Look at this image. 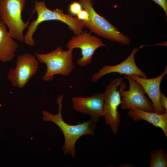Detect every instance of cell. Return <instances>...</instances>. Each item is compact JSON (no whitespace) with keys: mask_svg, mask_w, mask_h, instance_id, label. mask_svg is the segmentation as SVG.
Listing matches in <instances>:
<instances>
[{"mask_svg":"<svg viewBox=\"0 0 167 167\" xmlns=\"http://www.w3.org/2000/svg\"><path fill=\"white\" fill-rule=\"evenodd\" d=\"M127 114L135 121L144 120L160 128L167 138V112L160 113L136 108L130 109Z\"/></svg>","mask_w":167,"mask_h":167,"instance_id":"4fadbf2b","label":"cell"},{"mask_svg":"<svg viewBox=\"0 0 167 167\" xmlns=\"http://www.w3.org/2000/svg\"><path fill=\"white\" fill-rule=\"evenodd\" d=\"M167 74V66H166L164 71L157 77L151 79L144 78L136 75L130 76L137 81L142 86L144 92L151 100L155 112L162 113L167 112L161 105L160 102V90L162 79Z\"/></svg>","mask_w":167,"mask_h":167,"instance_id":"7c38bea8","label":"cell"},{"mask_svg":"<svg viewBox=\"0 0 167 167\" xmlns=\"http://www.w3.org/2000/svg\"><path fill=\"white\" fill-rule=\"evenodd\" d=\"M72 101L75 110L89 115L95 122L103 117L104 101L103 93H95L86 97H74Z\"/></svg>","mask_w":167,"mask_h":167,"instance_id":"8fae6325","label":"cell"},{"mask_svg":"<svg viewBox=\"0 0 167 167\" xmlns=\"http://www.w3.org/2000/svg\"><path fill=\"white\" fill-rule=\"evenodd\" d=\"M34 11L37 13L36 19L33 20L28 27V30L24 36L25 43L30 46L34 45V40L33 35L36 31L37 27L41 23L49 20H58L62 22L68 26L75 36L83 31V28L82 20L74 18L70 14L65 13L63 10L56 9L52 11L46 6L44 1H36L34 2Z\"/></svg>","mask_w":167,"mask_h":167,"instance_id":"7a4b0ae2","label":"cell"},{"mask_svg":"<svg viewBox=\"0 0 167 167\" xmlns=\"http://www.w3.org/2000/svg\"><path fill=\"white\" fill-rule=\"evenodd\" d=\"M7 26L0 19V62L11 61L15 56L19 45L7 31Z\"/></svg>","mask_w":167,"mask_h":167,"instance_id":"5bb4252c","label":"cell"},{"mask_svg":"<svg viewBox=\"0 0 167 167\" xmlns=\"http://www.w3.org/2000/svg\"><path fill=\"white\" fill-rule=\"evenodd\" d=\"M123 82L122 77L112 79L103 93L104 101L103 117L105 124L110 126L114 134L118 131L121 121L118 108L121 104V98L118 88Z\"/></svg>","mask_w":167,"mask_h":167,"instance_id":"8992f818","label":"cell"},{"mask_svg":"<svg viewBox=\"0 0 167 167\" xmlns=\"http://www.w3.org/2000/svg\"><path fill=\"white\" fill-rule=\"evenodd\" d=\"M63 97V95H61L57 99L56 103L58 107V113L53 114L44 110L43 118L45 121L53 122L61 130L65 141L62 150L64 154H69L74 158L76 153L75 145L77 141L85 135L94 136L96 123L91 119L75 125H70L65 122L63 119L62 113Z\"/></svg>","mask_w":167,"mask_h":167,"instance_id":"6da1fadb","label":"cell"},{"mask_svg":"<svg viewBox=\"0 0 167 167\" xmlns=\"http://www.w3.org/2000/svg\"><path fill=\"white\" fill-rule=\"evenodd\" d=\"M25 3V0H0V19L8 26L11 36L20 41H24L23 32L29 23L22 18Z\"/></svg>","mask_w":167,"mask_h":167,"instance_id":"5b68a950","label":"cell"},{"mask_svg":"<svg viewBox=\"0 0 167 167\" xmlns=\"http://www.w3.org/2000/svg\"><path fill=\"white\" fill-rule=\"evenodd\" d=\"M79 2L89 14L88 21L82 20L83 28H88L90 32H93L99 37L121 45L130 44L131 40L128 35L120 32L112 24L96 12L93 7V0H79Z\"/></svg>","mask_w":167,"mask_h":167,"instance_id":"3957f363","label":"cell"},{"mask_svg":"<svg viewBox=\"0 0 167 167\" xmlns=\"http://www.w3.org/2000/svg\"><path fill=\"white\" fill-rule=\"evenodd\" d=\"M15 68L11 69L7 78L14 87L22 88L36 73L39 63L33 55L26 53L18 56Z\"/></svg>","mask_w":167,"mask_h":167,"instance_id":"9c48e42d","label":"cell"},{"mask_svg":"<svg viewBox=\"0 0 167 167\" xmlns=\"http://www.w3.org/2000/svg\"><path fill=\"white\" fill-rule=\"evenodd\" d=\"M77 18L84 21H88L89 19V14L88 12L84 9L81 10L77 15Z\"/></svg>","mask_w":167,"mask_h":167,"instance_id":"e0dca14e","label":"cell"},{"mask_svg":"<svg viewBox=\"0 0 167 167\" xmlns=\"http://www.w3.org/2000/svg\"><path fill=\"white\" fill-rule=\"evenodd\" d=\"M129 84V89L125 91L126 85L123 82L119 86V91L121 98L120 105L123 109H139L146 111L155 112L153 105L146 96L141 85L130 75H125Z\"/></svg>","mask_w":167,"mask_h":167,"instance_id":"52a82bcc","label":"cell"},{"mask_svg":"<svg viewBox=\"0 0 167 167\" xmlns=\"http://www.w3.org/2000/svg\"><path fill=\"white\" fill-rule=\"evenodd\" d=\"M149 167H167V154L163 148L151 152Z\"/></svg>","mask_w":167,"mask_h":167,"instance_id":"9a60e30c","label":"cell"},{"mask_svg":"<svg viewBox=\"0 0 167 167\" xmlns=\"http://www.w3.org/2000/svg\"><path fill=\"white\" fill-rule=\"evenodd\" d=\"M143 47V45H141L139 48H133L129 55L125 60L118 64L103 66L97 72L93 75L91 79V82L96 83L105 75L112 73L129 75H136L143 78H148L146 74L136 65L135 59V54Z\"/></svg>","mask_w":167,"mask_h":167,"instance_id":"30bf717a","label":"cell"},{"mask_svg":"<svg viewBox=\"0 0 167 167\" xmlns=\"http://www.w3.org/2000/svg\"><path fill=\"white\" fill-rule=\"evenodd\" d=\"M160 103L163 108L167 111V98L161 91L160 96Z\"/></svg>","mask_w":167,"mask_h":167,"instance_id":"ac0fdd59","label":"cell"},{"mask_svg":"<svg viewBox=\"0 0 167 167\" xmlns=\"http://www.w3.org/2000/svg\"><path fill=\"white\" fill-rule=\"evenodd\" d=\"M83 7L79 2H73L69 6L68 11L72 15L77 16L78 14L82 10Z\"/></svg>","mask_w":167,"mask_h":167,"instance_id":"2e32d148","label":"cell"},{"mask_svg":"<svg viewBox=\"0 0 167 167\" xmlns=\"http://www.w3.org/2000/svg\"><path fill=\"white\" fill-rule=\"evenodd\" d=\"M160 6L167 16V0H152Z\"/></svg>","mask_w":167,"mask_h":167,"instance_id":"d6986e66","label":"cell"},{"mask_svg":"<svg viewBox=\"0 0 167 167\" xmlns=\"http://www.w3.org/2000/svg\"><path fill=\"white\" fill-rule=\"evenodd\" d=\"M66 46L68 49H81V57L77 60V63L80 66L83 67L92 62L93 55L97 49L106 45L98 37L85 31L73 36L67 43Z\"/></svg>","mask_w":167,"mask_h":167,"instance_id":"ba28073f","label":"cell"},{"mask_svg":"<svg viewBox=\"0 0 167 167\" xmlns=\"http://www.w3.org/2000/svg\"><path fill=\"white\" fill-rule=\"evenodd\" d=\"M73 49L63 50L61 46L48 53H36L39 62L45 64L46 71L42 79L45 81L53 80L54 76H69L75 67L73 62Z\"/></svg>","mask_w":167,"mask_h":167,"instance_id":"277c9868","label":"cell"}]
</instances>
